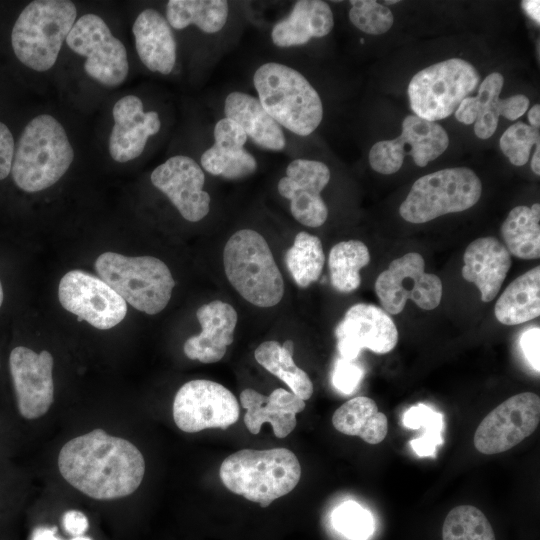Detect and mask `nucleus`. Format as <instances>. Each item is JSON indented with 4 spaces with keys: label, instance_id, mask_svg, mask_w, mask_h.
Here are the masks:
<instances>
[{
    "label": "nucleus",
    "instance_id": "nucleus-44",
    "mask_svg": "<svg viewBox=\"0 0 540 540\" xmlns=\"http://www.w3.org/2000/svg\"><path fill=\"white\" fill-rule=\"evenodd\" d=\"M15 143L9 128L0 122V180L11 173Z\"/></svg>",
    "mask_w": 540,
    "mask_h": 540
},
{
    "label": "nucleus",
    "instance_id": "nucleus-5",
    "mask_svg": "<svg viewBox=\"0 0 540 540\" xmlns=\"http://www.w3.org/2000/svg\"><path fill=\"white\" fill-rule=\"evenodd\" d=\"M226 277L238 294L262 308L273 307L284 295L283 276L265 238L253 229L230 236L223 250Z\"/></svg>",
    "mask_w": 540,
    "mask_h": 540
},
{
    "label": "nucleus",
    "instance_id": "nucleus-33",
    "mask_svg": "<svg viewBox=\"0 0 540 540\" xmlns=\"http://www.w3.org/2000/svg\"><path fill=\"white\" fill-rule=\"evenodd\" d=\"M370 262L367 246L359 240L335 244L328 258L332 286L341 293L356 290L361 283L360 270Z\"/></svg>",
    "mask_w": 540,
    "mask_h": 540
},
{
    "label": "nucleus",
    "instance_id": "nucleus-48",
    "mask_svg": "<svg viewBox=\"0 0 540 540\" xmlns=\"http://www.w3.org/2000/svg\"><path fill=\"white\" fill-rule=\"evenodd\" d=\"M528 121L530 126L533 128L539 129L540 126V106L539 104L534 105L528 111Z\"/></svg>",
    "mask_w": 540,
    "mask_h": 540
},
{
    "label": "nucleus",
    "instance_id": "nucleus-14",
    "mask_svg": "<svg viewBox=\"0 0 540 540\" xmlns=\"http://www.w3.org/2000/svg\"><path fill=\"white\" fill-rule=\"evenodd\" d=\"M539 420V396L532 392L516 394L480 422L474 434V446L486 455L502 453L530 436Z\"/></svg>",
    "mask_w": 540,
    "mask_h": 540
},
{
    "label": "nucleus",
    "instance_id": "nucleus-26",
    "mask_svg": "<svg viewBox=\"0 0 540 540\" xmlns=\"http://www.w3.org/2000/svg\"><path fill=\"white\" fill-rule=\"evenodd\" d=\"M334 27L329 4L321 0L296 1L290 13L271 30V40L279 48L308 43L313 38L327 36Z\"/></svg>",
    "mask_w": 540,
    "mask_h": 540
},
{
    "label": "nucleus",
    "instance_id": "nucleus-3",
    "mask_svg": "<svg viewBox=\"0 0 540 540\" xmlns=\"http://www.w3.org/2000/svg\"><path fill=\"white\" fill-rule=\"evenodd\" d=\"M219 475L228 490L267 507L296 487L301 466L286 448L242 449L223 460Z\"/></svg>",
    "mask_w": 540,
    "mask_h": 540
},
{
    "label": "nucleus",
    "instance_id": "nucleus-29",
    "mask_svg": "<svg viewBox=\"0 0 540 540\" xmlns=\"http://www.w3.org/2000/svg\"><path fill=\"white\" fill-rule=\"evenodd\" d=\"M334 428L350 436H359L369 444L382 442L388 431L385 414L378 410L373 399L355 397L341 405L332 416Z\"/></svg>",
    "mask_w": 540,
    "mask_h": 540
},
{
    "label": "nucleus",
    "instance_id": "nucleus-15",
    "mask_svg": "<svg viewBox=\"0 0 540 540\" xmlns=\"http://www.w3.org/2000/svg\"><path fill=\"white\" fill-rule=\"evenodd\" d=\"M60 304L67 311L97 329L107 330L126 316L127 304L101 278L81 270H71L60 280Z\"/></svg>",
    "mask_w": 540,
    "mask_h": 540
},
{
    "label": "nucleus",
    "instance_id": "nucleus-28",
    "mask_svg": "<svg viewBox=\"0 0 540 540\" xmlns=\"http://www.w3.org/2000/svg\"><path fill=\"white\" fill-rule=\"evenodd\" d=\"M494 314L504 325H518L540 315V267L512 281L498 298Z\"/></svg>",
    "mask_w": 540,
    "mask_h": 540
},
{
    "label": "nucleus",
    "instance_id": "nucleus-7",
    "mask_svg": "<svg viewBox=\"0 0 540 540\" xmlns=\"http://www.w3.org/2000/svg\"><path fill=\"white\" fill-rule=\"evenodd\" d=\"M95 269L125 302L149 315L158 314L167 306L175 286L168 266L152 256L105 252L96 259Z\"/></svg>",
    "mask_w": 540,
    "mask_h": 540
},
{
    "label": "nucleus",
    "instance_id": "nucleus-13",
    "mask_svg": "<svg viewBox=\"0 0 540 540\" xmlns=\"http://www.w3.org/2000/svg\"><path fill=\"white\" fill-rule=\"evenodd\" d=\"M448 145V134L441 125L408 115L399 137L378 141L371 147L369 164L374 171L389 175L401 168L405 155H410L416 165L424 167L443 154Z\"/></svg>",
    "mask_w": 540,
    "mask_h": 540
},
{
    "label": "nucleus",
    "instance_id": "nucleus-21",
    "mask_svg": "<svg viewBox=\"0 0 540 540\" xmlns=\"http://www.w3.org/2000/svg\"><path fill=\"white\" fill-rule=\"evenodd\" d=\"M141 99L127 95L113 107L114 125L109 137V153L117 162L140 156L148 138L159 132L161 121L156 111L145 112Z\"/></svg>",
    "mask_w": 540,
    "mask_h": 540
},
{
    "label": "nucleus",
    "instance_id": "nucleus-11",
    "mask_svg": "<svg viewBox=\"0 0 540 540\" xmlns=\"http://www.w3.org/2000/svg\"><path fill=\"white\" fill-rule=\"evenodd\" d=\"M375 292L384 311L396 315L403 311L408 299L424 310L436 308L442 298V282L425 272V261L416 252H409L391 261L375 281Z\"/></svg>",
    "mask_w": 540,
    "mask_h": 540
},
{
    "label": "nucleus",
    "instance_id": "nucleus-23",
    "mask_svg": "<svg viewBox=\"0 0 540 540\" xmlns=\"http://www.w3.org/2000/svg\"><path fill=\"white\" fill-rule=\"evenodd\" d=\"M240 403L246 409L244 423L252 434H258L264 423H270L277 438H285L296 427V414L305 408V401L291 391L277 388L265 396L254 389L240 394Z\"/></svg>",
    "mask_w": 540,
    "mask_h": 540
},
{
    "label": "nucleus",
    "instance_id": "nucleus-10",
    "mask_svg": "<svg viewBox=\"0 0 540 540\" xmlns=\"http://www.w3.org/2000/svg\"><path fill=\"white\" fill-rule=\"evenodd\" d=\"M66 44L76 54L86 58V74L108 87L123 83L129 63L124 44L96 14L87 13L77 19L66 37Z\"/></svg>",
    "mask_w": 540,
    "mask_h": 540
},
{
    "label": "nucleus",
    "instance_id": "nucleus-9",
    "mask_svg": "<svg viewBox=\"0 0 540 540\" xmlns=\"http://www.w3.org/2000/svg\"><path fill=\"white\" fill-rule=\"evenodd\" d=\"M480 75L468 61L444 60L413 76L408 85L411 109L416 116L435 122L450 116L478 86Z\"/></svg>",
    "mask_w": 540,
    "mask_h": 540
},
{
    "label": "nucleus",
    "instance_id": "nucleus-16",
    "mask_svg": "<svg viewBox=\"0 0 540 540\" xmlns=\"http://www.w3.org/2000/svg\"><path fill=\"white\" fill-rule=\"evenodd\" d=\"M329 167L317 160L296 158L277 184L278 193L290 202L294 219L307 227H320L328 217L321 192L330 180Z\"/></svg>",
    "mask_w": 540,
    "mask_h": 540
},
{
    "label": "nucleus",
    "instance_id": "nucleus-20",
    "mask_svg": "<svg viewBox=\"0 0 540 540\" xmlns=\"http://www.w3.org/2000/svg\"><path fill=\"white\" fill-rule=\"evenodd\" d=\"M503 84L502 74H489L481 82L477 96L466 97L455 111L459 122L466 125L475 123L474 132L480 139H488L494 134L500 115L513 121L529 108V99L523 94L500 99Z\"/></svg>",
    "mask_w": 540,
    "mask_h": 540
},
{
    "label": "nucleus",
    "instance_id": "nucleus-35",
    "mask_svg": "<svg viewBox=\"0 0 540 540\" xmlns=\"http://www.w3.org/2000/svg\"><path fill=\"white\" fill-rule=\"evenodd\" d=\"M200 166L211 175L238 180L252 175L257 169V161L245 148L213 144L203 152Z\"/></svg>",
    "mask_w": 540,
    "mask_h": 540
},
{
    "label": "nucleus",
    "instance_id": "nucleus-39",
    "mask_svg": "<svg viewBox=\"0 0 540 540\" xmlns=\"http://www.w3.org/2000/svg\"><path fill=\"white\" fill-rule=\"evenodd\" d=\"M349 10L351 23L369 35L386 33L393 25L391 10L374 0H352Z\"/></svg>",
    "mask_w": 540,
    "mask_h": 540
},
{
    "label": "nucleus",
    "instance_id": "nucleus-1",
    "mask_svg": "<svg viewBox=\"0 0 540 540\" xmlns=\"http://www.w3.org/2000/svg\"><path fill=\"white\" fill-rule=\"evenodd\" d=\"M58 467L77 490L94 499L111 500L137 490L144 477L145 460L128 440L95 429L64 444Z\"/></svg>",
    "mask_w": 540,
    "mask_h": 540
},
{
    "label": "nucleus",
    "instance_id": "nucleus-43",
    "mask_svg": "<svg viewBox=\"0 0 540 540\" xmlns=\"http://www.w3.org/2000/svg\"><path fill=\"white\" fill-rule=\"evenodd\" d=\"M522 352L531 367L539 373L540 371V328L532 327L520 337Z\"/></svg>",
    "mask_w": 540,
    "mask_h": 540
},
{
    "label": "nucleus",
    "instance_id": "nucleus-47",
    "mask_svg": "<svg viewBox=\"0 0 540 540\" xmlns=\"http://www.w3.org/2000/svg\"><path fill=\"white\" fill-rule=\"evenodd\" d=\"M55 528L41 527L34 530L31 540H61L55 535Z\"/></svg>",
    "mask_w": 540,
    "mask_h": 540
},
{
    "label": "nucleus",
    "instance_id": "nucleus-40",
    "mask_svg": "<svg viewBox=\"0 0 540 540\" xmlns=\"http://www.w3.org/2000/svg\"><path fill=\"white\" fill-rule=\"evenodd\" d=\"M539 143V129L523 122H517L508 127L499 141L501 151L515 166L525 165L532 147Z\"/></svg>",
    "mask_w": 540,
    "mask_h": 540
},
{
    "label": "nucleus",
    "instance_id": "nucleus-2",
    "mask_svg": "<svg viewBox=\"0 0 540 540\" xmlns=\"http://www.w3.org/2000/svg\"><path fill=\"white\" fill-rule=\"evenodd\" d=\"M252 79L261 105L282 128L302 137L318 128L323 119L321 98L298 70L269 61L255 70Z\"/></svg>",
    "mask_w": 540,
    "mask_h": 540
},
{
    "label": "nucleus",
    "instance_id": "nucleus-24",
    "mask_svg": "<svg viewBox=\"0 0 540 540\" xmlns=\"http://www.w3.org/2000/svg\"><path fill=\"white\" fill-rule=\"evenodd\" d=\"M463 262L462 277L477 286L483 302L496 297L512 264L506 247L492 236L472 241L464 252Z\"/></svg>",
    "mask_w": 540,
    "mask_h": 540
},
{
    "label": "nucleus",
    "instance_id": "nucleus-22",
    "mask_svg": "<svg viewBox=\"0 0 540 540\" xmlns=\"http://www.w3.org/2000/svg\"><path fill=\"white\" fill-rule=\"evenodd\" d=\"M196 316L202 330L185 341V355L206 364L220 361L234 340L236 310L226 302L214 300L200 306Z\"/></svg>",
    "mask_w": 540,
    "mask_h": 540
},
{
    "label": "nucleus",
    "instance_id": "nucleus-52",
    "mask_svg": "<svg viewBox=\"0 0 540 540\" xmlns=\"http://www.w3.org/2000/svg\"><path fill=\"white\" fill-rule=\"evenodd\" d=\"M399 1L398 0H395V1H384L385 4H389V5H392V4H395V3H398Z\"/></svg>",
    "mask_w": 540,
    "mask_h": 540
},
{
    "label": "nucleus",
    "instance_id": "nucleus-32",
    "mask_svg": "<svg viewBox=\"0 0 540 540\" xmlns=\"http://www.w3.org/2000/svg\"><path fill=\"white\" fill-rule=\"evenodd\" d=\"M229 16V3L225 0H169L166 20L171 28L184 29L195 25L202 32L221 31Z\"/></svg>",
    "mask_w": 540,
    "mask_h": 540
},
{
    "label": "nucleus",
    "instance_id": "nucleus-50",
    "mask_svg": "<svg viewBox=\"0 0 540 540\" xmlns=\"http://www.w3.org/2000/svg\"><path fill=\"white\" fill-rule=\"evenodd\" d=\"M3 299H4V294H3V287H2V284H1V281H0V307L3 303Z\"/></svg>",
    "mask_w": 540,
    "mask_h": 540
},
{
    "label": "nucleus",
    "instance_id": "nucleus-41",
    "mask_svg": "<svg viewBox=\"0 0 540 540\" xmlns=\"http://www.w3.org/2000/svg\"><path fill=\"white\" fill-rule=\"evenodd\" d=\"M353 361L340 358L337 360L333 371V385L344 394L353 393L364 375L363 369Z\"/></svg>",
    "mask_w": 540,
    "mask_h": 540
},
{
    "label": "nucleus",
    "instance_id": "nucleus-8",
    "mask_svg": "<svg viewBox=\"0 0 540 540\" xmlns=\"http://www.w3.org/2000/svg\"><path fill=\"white\" fill-rule=\"evenodd\" d=\"M482 184L469 168L454 167L422 176L399 207L401 217L414 224L467 210L480 199Z\"/></svg>",
    "mask_w": 540,
    "mask_h": 540
},
{
    "label": "nucleus",
    "instance_id": "nucleus-30",
    "mask_svg": "<svg viewBox=\"0 0 540 540\" xmlns=\"http://www.w3.org/2000/svg\"><path fill=\"white\" fill-rule=\"evenodd\" d=\"M505 247L520 259L540 257V205H520L513 208L501 225Z\"/></svg>",
    "mask_w": 540,
    "mask_h": 540
},
{
    "label": "nucleus",
    "instance_id": "nucleus-4",
    "mask_svg": "<svg viewBox=\"0 0 540 540\" xmlns=\"http://www.w3.org/2000/svg\"><path fill=\"white\" fill-rule=\"evenodd\" d=\"M73 159L63 126L51 115H38L25 126L15 146L12 178L21 190L38 192L60 180Z\"/></svg>",
    "mask_w": 540,
    "mask_h": 540
},
{
    "label": "nucleus",
    "instance_id": "nucleus-25",
    "mask_svg": "<svg viewBox=\"0 0 540 540\" xmlns=\"http://www.w3.org/2000/svg\"><path fill=\"white\" fill-rule=\"evenodd\" d=\"M141 62L152 72L168 75L176 63V40L166 18L155 9L139 13L132 27Z\"/></svg>",
    "mask_w": 540,
    "mask_h": 540
},
{
    "label": "nucleus",
    "instance_id": "nucleus-18",
    "mask_svg": "<svg viewBox=\"0 0 540 540\" xmlns=\"http://www.w3.org/2000/svg\"><path fill=\"white\" fill-rule=\"evenodd\" d=\"M341 358L355 360L363 349L386 354L398 342V330L382 308L357 303L351 306L335 329Z\"/></svg>",
    "mask_w": 540,
    "mask_h": 540
},
{
    "label": "nucleus",
    "instance_id": "nucleus-12",
    "mask_svg": "<svg viewBox=\"0 0 540 540\" xmlns=\"http://www.w3.org/2000/svg\"><path fill=\"white\" fill-rule=\"evenodd\" d=\"M236 397L223 385L204 379L191 380L180 387L173 401V419L188 433L208 428L227 429L239 418Z\"/></svg>",
    "mask_w": 540,
    "mask_h": 540
},
{
    "label": "nucleus",
    "instance_id": "nucleus-37",
    "mask_svg": "<svg viewBox=\"0 0 540 540\" xmlns=\"http://www.w3.org/2000/svg\"><path fill=\"white\" fill-rule=\"evenodd\" d=\"M403 424L410 429H425L420 437L410 441V445L420 457L434 456L437 446L443 443L442 414L420 403L404 413Z\"/></svg>",
    "mask_w": 540,
    "mask_h": 540
},
{
    "label": "nucleus",
    "instance_id": "nucleus-34",
    "mask_svg": "<svg viewBox=\"0 0 540 540\" xmlns=\"http://www.w3.org/2000/svg\"><path fill=\"white\" fill-rule=\"evenodd\" d=\"M285 263L295 283L301 288L308 287L319 279L324 267L321 240L306 231L299 232L285 253Z\"/></svg>",
    "mask_w": 540,
    "mask_h": 540
},
{
    "label": "nucleus",
    "instance_id": "nucleus-19",
    "mask_svg": "<svg viewBox=\"0 0 540 540\" xmlns=\"http://www.w3.org/2000/svg\"><path fill=\"white\" fill-rule=\"evenodd\" d=\"M152 184L164 193L187 221L198 222L210 211L211 197L205 191V173L191 157L175 155L151 173Z\"/></svg>",
    "mask_w": 540,
    "mask_h": 540
},
{
    "label": "nucleus",
    "instance_id": "nucleus-46",
    "mask_svg": "<svg viewBox=\"0 0 540 540\" xmlns=\"http://www.w3.org/2000/svg\"><path fill=\"white\" fill-rule=\"evenodd\" d=\"M521 7L529 18L538 25L540 23V2L538 0H524L521 2Z\"/></svg>",
    "mask_w": 540,
    "mask_h": 540
},
{
    "label": "nucleus",
    "instance_id": "nucleus-36",
    "mask_svg": "<svg viewBox=\"0 0 540 540\" xmlns=\"http://www.w3.org/2000/svg\"><path fill=\"white\" fill-rule=\"evenodd\" d=\"M442 539L496 540L486 516L471 505H460L449 511L443 523Z\"/></svg>",
    "mask_w": 540,
    "mask_h": 540
},
{
    "label": "nucleus",
    "instance_id": "nucleus-51",
    "mask_svg": "<svg viewBox=\"0 0 540 540\" xmlns=\"http://www.w3.org/2000/svg\"><path fill=\"white\" fill-rule=\"evenodd\" d=\"M71 540H92V539H90L88 537H84V536H78V537H74Z\"/></svg>",
    "mask_w": 540,
    "mask_h": 540
},
{
    "label": "nucleus",
    "instance_id": "nucleus-17",
    "mask_svg": "<svg viewBox=\"0 0 540 540\" xmlns=\"http://www.w3.org/2000/svg\"><path fill=\"white\" fill-rule=\"evenodd\" d=\"M9 368L20 415L32 420L46 414L54 400L52 355L18 346L10 353Z\"/></svg>",
    "mask_w": 540,
    "mask_h": 540
},
{
    "label": "nucleus",
    "instance_id": "nucleus-49",
    "mask_svg": "<svg viewBox=\"0 0 540 540\" xmlns=\"http://www.w3.org/2000/svg\"><path fill=\"white\" fill-rule=\"evenodd\" d=\"M540 144V143H539ZM535 146V151L531 160V168L536 175H540V145Z\"/></svg>",
    "mask_w": 540,
    "mask_h": 540
},
{
    "label": "nucleus",
    "instance_id": "nucleus-6",
    "mask_svg": "<svg viewBox=\"0 0 540 540\" xmlns=\"http://www.w3.org/2000/svg\"><path fill=\"white\" fill-rule=\"evenodd\" d=\"M76 15L72 1L30 2L19 14L11 32V45L17 59L38 72L52 68Z\"/></svg>",
    "mask_w": 540,
    "mask_h": 540
},
{
    "label": "nucleus",
    "instance_id": "nucleus-45",
    "mask_svg": "<svg viewBox=\"0 0 540 540\" xmlns=\"http://www.w3.org/2000/svg\"><path fill=\"white\" fill-rule=\"evenodd\" d=\"M65 530L72 536H82L88 529L89 523L87 517L80 511H67L62 518Z\"/></svg>",
    "mask_w": 540,
    "mask_h": 540
},
{
    "label": "nucleus",
    "instance_id": "nucleus-31",
    "mask_svg": "<svg viewBox=\"0 0 540 540\" xmlns=\"http://www.w3.org/2000/svg\"><path fill=\"white\" fill-rule=\"evenodd\" d=\"M294 344L287 340L280 345L277 341H265L254 351L256 361L271 374L283 381L302 400L313 394V384L307 373L293 361Z\"/></svg>",
    "mask_w": 540,
    "mask_h": 540
},
{
    "label": "nucleus",
    "instance_id": "nucleus-27",
    "mask_svg": "<svg viewBox=\"0 0 540 540\" xmlns=\"http://www.w3.org/2000/svg\"><path fill=\"white\" fill-rule=\"evenodd\" d=\"M225 117L239 124L257 146L269 151L286 147L283 128L268 114L257 97L242 92H230L224 101Z\"/></svg>",
    "mask_w": 540,
    "mask_h": 540
},
{
    "label": "nucleus",
    "instance_id": "nucleus-42",
    "mask_svg": "<svg viewBox=\"0 0 540 540\" xmlns=\"http://www.w3.org/2000/svg\"><path fill=\"white\" fill-rule=\"evenodd\" d=\"M214 144L228 148H244L248 137L243 128L230 118L223 117L213 129Z\"/></svg>",
    "mask_w": 540,
    "mask_h": 540
},
{
    "label": "nucleus",
    "instance_id": "nucleus-38",
    "mask_svg": "<svg viewBox=\"0 0 540 540\" xmlns=\"http://www.w3.org/2000/svg\"><path fill=\"white\" fill-rule=\"evenodd\" d=\"M337 531L351 540H367L374 531L371 513L354 501L340 504L332 514Z\"/></svg>",
    "mask_w": 540,
    "mask_h": 540
}]
</instances>
